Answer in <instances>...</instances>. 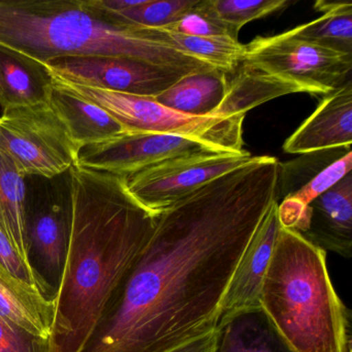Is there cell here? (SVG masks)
I'll use <instances>...</instances> for the list:
<instances>
[{
	"instance_id": "6da1fadb",
	"label": "cell",
	"mask_w": 352,
	"mask_h": 352,
	"mask_svg": "<svg viewBox=\"0 0 352 352\" xmlns=\"http://www.w3.org/2000/svg\"><path fill=\"white\" fill-rule=\"evenodd\" d=\"M281 170L277 158L254 156L158 214L80 352H168L215 331L234 269L279 203Z\"/></svg>"
},
{
	"instance_id": "7a4b0ae2",
	"label": "cell",
	"mask_w": 352,
	"mask_h": 352,
	"mask_svg": "<svg viewBox=\"0 0 352 352\" xmlns=\"http://www.w3.org/2000/svg\"><path fill=\"white\" fill-rule=\"evenodd\" d=\"M72 236L55 302L51 352H80L155 230L122 176L74 166L69 170Z\"/></svg>"
},
{
	"instance_id": "3957f363",
	"label": "cell",
	"mask_w": 352,
	"mask_h": 352,
	"mask_svg": "<svg viewBox=\"0 0 352 352\" xmlns=\"http://www.w3.org/2000/svg\"><path fill=\"white\" fill-rule=\"evenodd\" d=\"M0 48L41 65L61 57H127L187 76L215 69L86 0H0Z\"/></svg>"
},
{
	"instance_id": "277c9868",
	"label": "cell",
	"mask_w": 352,
	"mask_h": 352,
	"mask_svg": "<svg viewBox=\"0 0 352 352\" xmlns=\"http://www.w3.org/2000/svg\"><path fill=\"white\" fill-rule=\"evenodd\" d=\"M261 308L294 352H351V313L338 296L327 252L280 228Z\"/></svg>"
},
{
	"instance_id": "5b68a950",
	"label": "cell",
	"mask_w": 352,
	"mask_h": 352,
	"mask_svg": "<svg viewBox=\"0 0 352 352\" xmlns=\"http://www.w3.org/2000/svg\"><path fill=\"white\" fill-rule=\"evenodd\" d=\"M57 82L76 96L106 111L127 133L176 135L223 153L246 151L243 149V123L246 114L195 116L162 106L153 98Z\"/></svg>"
},
{
	"instance_id": "8992f818",
	"label": "cell",
	"mask_w": 352,
	"mask_h": 352,
	"mask_svg": "<svg viewBox=\"0 0 352 352\" xmlns=\"http://www.w3.org/2000/svg\"><path fill=\"white\" fill-rule=\"evenodd\" d=\"M0 150L25 177L57 178L77 162V148L48 102L6 109L0 116Z\"/></svg>"
},
{
	"instance_id": "52a82bcc",
	"label": "cell",
	"mask_w": 352,
	"mask_h": 352,
	"mask_svg": "<svg viewBox=\"0 0 352 352\" xmlns=\"http://www.w3.org/2000/svg\"><path fill=\"white\" fill-rule=\"evenodd\" d=\"M241 65L294 84L304 94H329L351 81L352 55L281 34L245 45Z\"/></svg>"
},
{
	"instance_id": "ba28073f",
	"label": "cell",
	"mask_w": 352,
	"mask_h": 352,
	"mask_svg": "<svg viewBox=\"0 0 352 352\" xmlns=\"http://www.w3.org/2000/svg\"><path fill=\"white\" fill-rule=\"evenodd\" d=\"M253 157L247 151L206 152L166 160L123 175L122 179L129 195L158 215L207 183L248 164Z\"/></svg>"
},
{
	"instance_id": "9c48e42d",
	"label": "cell",
	"mask_w": 352,
	"mask_h": 352,
	"mask_svg": "<svg viewBox=\"0 0 352 352\" xmlns=\"http://www.w3.org/2000/svg\"><path fill=\"white\" fill-rule=\"evenodd\" d=\"M26 263L40 294L56 302L63 283L72 236V207L67 183L61 195L26 199Z\"/></svg>"
},
{
	"instance_id": "30bf717a",
	"label": "cell",
	"mask_w": 352,
	"mask_h": 352,
	"mask_svg": "<svg viewBox=\"0 0 352 352\" xmlns=\"http://www.w3.org/2000/svg\"><path fill=\"white\" fill-rule=\"evenodd\" d=\"M43 67L57 81L153 98L187 76L127 57H61Z\"/></svg>"
},
{
	"instance_id": "8fae6325",
	"label": "cell",
	"mask_w": 352,
	"mask_h": 352,
	"mask_svg": "<svg viewBox=\"0 0 352 352\" xmlns=\"http://www.w3.org/2000/svg\"><path fill=\"white\" fill-rule=\"evenodd\" d=\"M212 151L215 150L176 135L127 133L82 148L75 166L123 176L166 160Z\"/></svg>"
},
{
	"instance_id": "7c38bea8",
	"label": "cell",
	"mask_w": 352,
	"mask_h": 352,
	"mask_svg": "<svg viewBox=\"0 0 352 352\" xmlns=\"http://www.w3.org/2000/svg\"><path fill=\"white\" fill-rule=\"evenodd\" d=\"M278 204L275 201L272 205L234 269L222 302L219 321L242 311L261 307L263 279L281 228Z\"/></svg>"
},
{
	"instance_id": "4fadbf2b",
	"label": "cell",
	"mask_w": 352,
	"mask_h": 352,
	"mask_svg": "<svg viewBox=\"0 0 352 352\" xmlns=\"http://www.w3.org/2000/svg\"><path fill=\"white\" fill-rule=\"evenodd\" d=\"M352 82L344 84L286 140L285 153L308 154L336 148H351Z\"/></svg>"
},
{
	"instance_id": "5bb4252c",
	"label": "cell",
	"mask_w": 352,
	"mask_h": 352,
	"mask_svg": "<svg viewBox=\"0 0 352 352\" xmlns=\"http://www.w3.org/2000/svg\"><path fill=\"white\" fill-rule=\"evenodd\" d=\"M308 228L302 236L325 252L349 258L352 248V174L308 205Z\"/></svg>"
},
{
	"instance_id": "9a60e30c",
	"label": "cell",
	"mask_w": 352,
	"mask_h": 352,
	"mask_svg": "<svg viewBox=\"0 0 352 352\" xmlns=\"http://www.w3.org/2000/svg\"><path fill=\"white\" fill-rule=\"evenodd\" d=\"M47 102L69 133L78 151L86 146L102 143L127 133L124 127L100 107L51 80Z\"/></svg>"
},
{
	"instance_id": "2e32d148",
	"label": "cell",
	"mask_w": 352,
	"mask_h": 352,
	"mask_svg": "<svg viewBox=\"0 0 352 352\" xmlns=\"http://www.w3.org/2000/svg\"><path fill=\"white\" fill-rule=\"evenodd\" d=\"M215 352H294L261 307L220 320Z\"/></svg>"
},
{
	"instance_id": "e0dca14e",
	"label": "cell",
	"mask_w": 352,
	"mask_h": 352,
	"mask_svg": "<svg viewBox=\"0 0 352 352\" xmlns=\"http://www.w3.org/2000/svg\"><path fill=\"white\" fill-rule=\"evenodd\" d=\"M51 80L43 65L0 48V106L3 110L47 102Z\"/></svg>"
},
{
	"instance_id": "ac0fdd59",
	"label": "cell",
	"mask_w": 352,
	"mask_h": 352,
	"mask_svg": "<svg viewBox=\"0 0 352 352\" xmlns=\"http://www.w3.org/2000/svg\"><path fill=\"white\" fill-rule=\"evenodd\" d=\"M54 316L55 302L26 289L0 270V318L50 339Z\"/></svg>"
},
{
	"instance_id": "d6986e66",
	"label": "cell",
	"mask_w": 352,
	"mask_h": 352,
	"mask_svg": "<svg viewBox=\"0 0 352 352\" xmlns=\"http://www.w3.org/2000/svg\"><path fill=\"white\" fill-rule=\"evenodd\" d=\"M228 76L218 69L185 76L154 100L185 114L213 115L228 94Z\"/></svg>"
},
{
	"instance_id": "ffe728a7",
	"label": "cell",
	"mask_w": 352,
	"mask_h": 352,
	"mask_svg": "<svg viewBox=\"0 0 352 352\" xmlns=\"http://www.w3.org/2000/svg\"><path fill=\"white\" fill-rule=\"evenodd\" d=\"M143 30L147 38L168 45L226 75L234 73L244 57L245 45L228 36H186L164 28Z\"/></svg>"
},
{
	"instance_id": "44dd1931",
	"label": "cell",
	"mask_w": 352,
	"mask_h": 352,
	"mask_svg": "<svg viewBox=\"0 0 352 352\" xmlns=\"http://www.w3.org/2000/svg\"><path fill=\"white\" fill-rule=\"evenodd\" d=\"M314 9L322 16L284 34L296 40L352 55V3L319 0Z\"/></svg>"
},
{
	"instance_id": "7402d4cb",
	"label": "cell",
	"mask_w": 352,
	"mask_h": 352,
	"mask_svg": "<svg viewBox=\"0 0 352 352\" xmlns=\"http://www.w3.org/2000/svg\"><path fill=\"white\" fill-rule=\"evenodd\" d=\"M302 88L280 79L242 69L228 83V94L213 115L246 114L267 100L290 94H300Z\"/></svg>"
},
{
	"instance_id": "603a6c76",
	"label": "cell",
	"mask_w": 352,
	"mask_h": 352,
	"mask_svg": "<svg viewBox=\"0 0 352 352\" xmlns=\"http://www.w3.org/2000/svg\"><path fill=\"white\" fill-rule=\"evenodd\" d=\"M26 199L25 177L18 172L15 164L0 150V228L25 263Z\"/></svg>"
},
{
	"instance_id": "cb8c5ba5",
	"label": "cell",
	"mask_w": 352,
	"mask_h": 352,
	"mask_svg": "<svg viewBox=\"0 0 352 352\" xmlns=\"http://www.w3.org/2000/svg\"><path fill=\"white\" fill-rule=\"evenodd\" d=\"M288 0H199L193 12L221 26L230 38L249 22L261 19L292 5Z\"/></svg>"
},
{
	"instance_id": "d4e9b609",
	"label": "cell",
	"mask_w": 352,
	"mask_h": 352,
	"mask_svg": "<svg viewBox=\"0 0 352 352\" xmlns=\"http://www.w3.org/2000/svg\"><path fill=\"white\" fill-rule=\"evenodd\" d=\"M199 0H146L144 5L120 13L106 14L119 23L135 28H166L191 13Z\"/></svg>"
},
{
	"instance_id": "484cf974",
	"label": "cell",
	"mask_w": 352,
	"mask_h": 352,
	"mask_svg": "<svg viewBox=\"0 0 352 352\" xmlns=\"http://www.w3.org/2000/svg\"><path fill=\"white\" fill-rule=\"evenodd\" d=\"M351 148H336L324 151L313 152L302 154V157L282 164L281 177H280V199H285L296 193L300 187L306 185L313 177L316 176L325 166L341 158Z\"/></svg>"
},
{
	"instance_id": "4316f807",
	"label": "cell",
	"mask_w": 352,
	"mask_h": 352,
	"mask_svg": "<svg viewBox=\"0 0 352 352\" xmlns=\"http://www.w3.org/2000/svg\"><path fill=\"white\" fill-rule=\"evenodd\" d=\"M352 152L349 151L336 162L325 166L316 176L313 177L306 185L300 187L296 193L290 195L304 206H308L319 195H323L327 190L335 186L346 175L351 173ZM286 199V197H285Z\"/></svg>"
},
{
	"instance_id": "83f0119b",
	"label": "cell",
	"mask_w": 352,
	"mask_h": 352,
	"mask_svg": "<svg viewBox=\"0 0 352 352\" xmlns=\"http://www.w3.org/2000/svg\"><path fill=\"white\" fill-rule=\"evenodd\" d=\"M0 352H51L50 339L38 337L0 318Z\"/></svg>"
},
{
	"instance_id": "f1b7e54d",
	"label": "cell",
	"mask_w": 352,
	"mask_h": 352,
	"mask_svg": "<svg viewBox=\"0 0 352 352\" xmlns=\"http://www.w3.org/2000/svg\"><path fill=\"white\" fill-rule=\"evenodd\" d=\"M166 30L181 34L192 36H228L226 30L210 21L207 18L191 12L172 25L166 26Z\"/></svg>"
},
{
	"instance_id": "f546056e",
	"label": "cell",
	"mask_w": 352,
	"mask_h": 352,
	"mask_svg": "<svg viewBox=\"0 0 352 352\" xmlns=\"http://www.w3.org/2000/svg\"><path fill=\"white\" fill-rule=\"evenodd\" d=\"M88 6L102 13L115 14L144 5L146 0H86Z\"/></svg>"
},
{
	"instance_id": "4dcf8cb0",
	"label": "cell",
	"mask_w": 352,
	"mask_h": 352,
	"mask_svg": "<svg viewBox=\"0 0 352 352\" xmlns=\"http://www.w3.org/2000/svg\"><path fill=\"white\" fill-rule=\"evenodd\" d=\"M216 345H217V329L168 352H215Z\"/></svg>"
}]
</instances>
